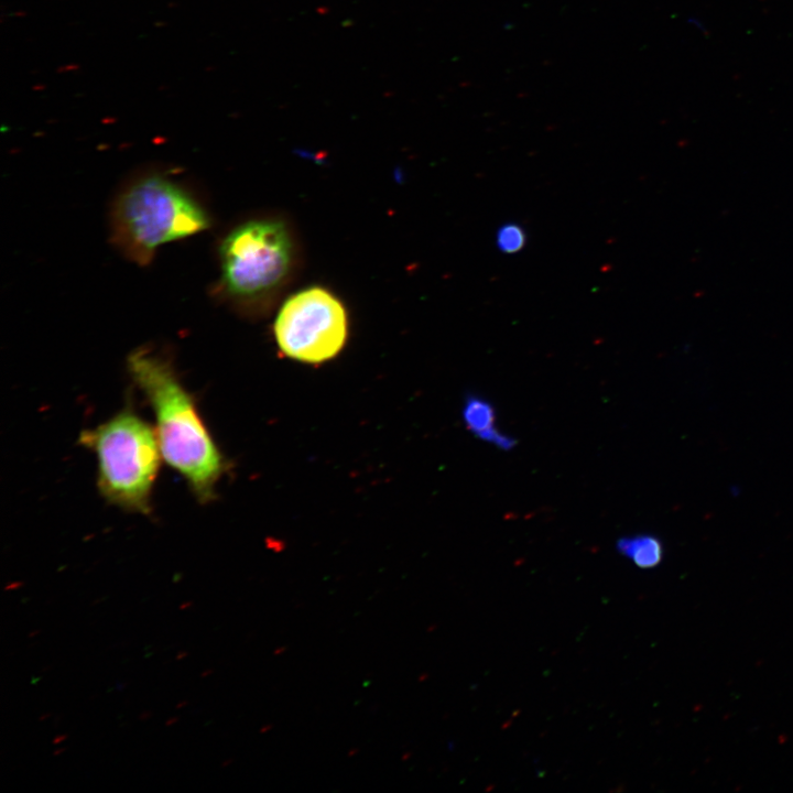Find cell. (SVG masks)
Segmentation results:
<instances>
[{
	"label": "cell",
	"mask_w": 793,
	"mask_h": 793,
	"mask_svg": "<svg viewBox=\"0 0 793 793\" xmlns=\"http://www.w3.org/2000/svg\"><path fill=\"white\" fill-rule=\"evenodd\" d=\"M192 606H193V601H186L180 606V609L181 610L188 609Z\"/></svg>",
	"instance_id": "cell-14"
},
{
	"label": "cell",
	"mask_w": 793,
	"mask_h": 793,
	"mask_svg": "<svg viewBox=\"0 0 793 793\" xmlns=\"http://www.w3.org/2000/svg\"><path fill=\"white\" fill-rule=\"evenodd\" d=\"M185 705H187V702H186V700H185V702H181L178 705H176V709H180V708L184 707Z\"/></svg>",
	"instance_id": "cell-21"
},
{
	"label": "cell",
	"mask_w": 793,
	"mask_h": 793,
	"mask_svg": "<svg viewBox=\"0 0 793 793\" xmlns=\"http://www.w3.org/2000/svg\"><path fill=\"white\" fill-rule=\"evenodd\" d=\"M273 333L284 356L304 363H322L334 359L346 344L347 312L332 292L311 286L282 304Z\"/></svg>",
	"instance_id": "cell-5"
},
{
	"label": "cell",
	"mask_w": 793,
	"mask_h": 793,
	"mask_svg": "<svg viewBox=\"0 0 793 793\" xmlns=\"http://www.w3.org/2000/svg\"><path fill=\"white\" fill-rule=\"evenodd\" d=\"M127 686L126 683L117 684V689L122 691Z\"/></svg>",
	"instance_id": "cell-20"
},
{
	"label": "cell",
	"mask_w": 793,
	"mask_h": 793,
	"mask_svg": "<svg viewBox=\"0 0 793 793\" xmlns=\"http://www.w3.org/2000/svg\"><path fill=\"white\" fill-rule=\"evenodd\" d=\"M411 757H412L411 752L405 751V752L402 753L401 760H402V761H408Z\"/></svg>",
	"instance_id": "cell-15"
},
{
	"label": "cell",
	"mask_w": 793,
	"mask_h": 793,
	"mask_svg": "<svg viewBox=\"0 0 793 793\" xmlns=\"http://www.w3.org/2000/svg\"><path fill=\"white\" fill-rule=\"evenodd\" d=\"M221 293L246 312L262 309L289 280L295 258L289 227L262 218L232 229L220 246Z\"/></svg>",
	"instance_id": "cell-4"
},
{
	"label": "cell",
	"mask_w": 793,
	"mask_h": 793,
	"mask_svg": "<svg viewBox=\"0 0 793 793\" xmlns=\"http://www.w3.org/2000/svg\"><path fill=\"white\" fill-rule=\"evenodd\" d=\"M22 585H23V583H13V584L8 585V586L6 587V590H11V589L18 588V587H20V586H22Z\"/></svg>",
	"instance_id": "cell-12"
},
{
	"label": "cell",
	"mask_w": 793,
	"mask_h": 793,
	"mask_svg": "<svg viewBox=\"0 0 793 793\" xmlns=\"http://www.w3.org/2000/svg\"><path fill=\"white\" fill-rule=\"evenodd\" d=\"M357 752H358V749H357V748L350 749L349 752H348V757L351 758V757H354Z\"/></svg>",
	"instance_id": "cell-17"
},
{
	"label": "cell",
	"mask_w": 793,
	"mask_h": 793,
	"mask_svg": "<svg viewBox=\"0 0 793 793\" xmlns=\"http://www.w3.org/2000/svg\"><path fill=\"white\" fill-rule=\"evenodd\" d=\"M151 716H152V711H143L139 718L141 720H145V719L150 718Z\"/></svg>",
	"instance_id": "cell-13"
},
{
	"label": "cell",
	"mask_w": 793,
	"mask_h": 793,
	"mask_svg": "<svg viewBox=\"0 0 793 793\" xmlns=\"http://www.w3.org/2000/svg\"><path fill=\"white\" fill-rule=\"evenodd\" d=\"M48 716H50V714L43 715L42 717H40V720H43V719L47 718Z\"/></svg>",
	"instance_id": "cell-25"
},
{
	"label": "cell",
	"mask_w": 793,
	"mask_h": 793,
	"mask_svg": "<svg viewBox=\"0 0 793 793\" xmlns=\"http://www.w3.org/2000/svg\"><path fill=\"white\" fill-rule=\"evenodd\" d=\"M617 550L640 568H652L659 565L663 557L660 539L650 534L621 537L617 542Z\"/></svg>",
	"instance_id": "cell-7"
},
{
	"label": "cell",
	"mask_w": 793,
	"mask_h": 793,
	"mask_svg": "<svg viewBox=\"0 0 793 793\" xmlns=\"http://www.w3.org/2000/svg\"><path fill=\"white\" fill-rule=\"evenodd\" d=\"M286 651V647L280 645L273 650V655H282Z\"/></svg>",
	"instance_id": "cell-9"
},
{
	"label": "cell",
	"mask_w": 793,
	"mask_h": 793,
	"mask_svg": "<svg viewBox=\"0 0 793 793\" xmlns=\"http://www.w3.org/2000/svg\"><path fill=\"white\" fill-rule=\"evenodd\" d=\"M97 458V487L123 511L149 515L163 455L155 428L130 406L79 434Z\"/></svg>",
	"instance_id": "cell-2"
},
{
	"label": "cell",
	"mask_w": 793,
	"mask_h": 793,
	"mask_svg": "<svg viewBox=\"0 0 793 793\" xmlns=\"http://www.w3.org/2000/svg\"><path fill=\"white\" fill-rule=\"evenodd\" d=\"M66 738H67V735L57 736V737H55V738L53 739V745L61 743V742L64 741Z\"/></svg>",
	"instance_id": "cell-11"
},
{
	"label": "cell",
	"mask_w": 793,
	"mask_h": 793,
	"mask_svg": "<svg viewBox=\"0 0 793 793\" xmlns=\"http://www.w3.org/2000/svg\"><path fill=\"white\" fill-rule=\"evenodd\" d=\"M48 669H50V666L43 667L42 672L47 671Z\"/></svg>",
	"instance_id": "cell-26"
},
{
	"label": "cell",
	"mask_w": 793,
	"mask_h": 793,
	"mask_svg": "<svg viewBox=\"0 0 793 793\" xmlns=\"http://www.w3.org/2000/svg\"><path fill=\"white\" fill-rule=\"evenodd\" d=\"M64 751H65V749L56 750V751L54 752V756H58L59 753H62V752H64Z\"/></svg>",
	"instance_id": "cell-24"
},
{
	"label": "cell",
	"mask_w": 793,
	"mask_h": 793,
	"mask_svg": "<svg viewBox=\"0 0 793 793\" xmlns=\"http://www.w3.org/2000/svg\"><path fill=\"white\" fill-rule=\"evenodd\" d=\"M232 762V759L225 761L221 767L225 768Z\"/></svg>",
	"instance_id": "cell-23"
},
{
	"label": "cell",
	"mask_w": 793,
	"mask_h": 793,
	"mask_svg": "<svg viewBox=\"0 0 793 793\" xmlns=\"http://www.w3.org/2000/svg\"><path fill=\"white\" fill-rule=\"evenodd\" d=\"M211 673H213V670H207L206 672H203V673L200 674V676H202V677H205V676H207L208 674H211Z\"/></svg>",
	"instance_id": "cell-19"
},
{
	"label": "cell",
	"mask_w": 793,
	"mask_h": 793,
	"mask_svg": "<svg viewBox=\"0 0 793 793\" xmlns=\"http://www.w3.org/2000/svg\"><path fill=\"white\" fill-rule=\"evenodd\" d=\"M525 242L523 230L513 224L506 225L500 228L497 235V245L499 249L507 253L519 251Z\"/></svg>",
	"instance_id": "cell-8"
},
{
	"label": "cell",
	"mask_w": 793,
	"mask_h": 793,
	"mask_svg": "<svg viewBox=\"0 0 793 793\" xmlns=\"http://www.w3.org/2000/svg\"><path fill=\"white\" fill-rule=\"evenodd\" d=\"M177 720H178V717H172L166 721V726H171V725L177 723Z\"/></svg>",
	"instance_id": "cell-16"
},
{
	"label": "cell",
	"mask_w": 793,
	"mask_h": 793,
	"mask_svg": "<svg viewBox=\"0 0 793 793\" xmlns=\"http://www.w3.org/2000/svg\"><path fill=\"white\" fill-rule=\"evenodd\" d=\"M272 728H273V726H272L271 724H264V725L260 728V734H267V732H269Z\"/></svg>",
	"instance_id": "cell-10"
},
{
	"label": "cell",
	"mask_w": 793,
	"mask_h": 793,
	"mask_svg": "<svg viewBox=\"0 0 793 793\" xmlns=\"http://www.w3.org/2000/svg\"><path fill=\"white\" fill-rule=\"evenodd\" d=\"M187 655H188V653H187L186 651H185V652H181V653L177 654L176 660H181V659H183V658H185V656H187Z\"/></svg>",
	"instance_id": "cell-18"
},
{
	"label": "cell",
	"mask_w": 793,
	"mask_h": 793,
	"mask_svg": "<svg viewBox=\"0 0 793 793\" xmlns=\"http://www.w3.org/2000/svg\"><path fill=\"white\" fill-rule=\"evenodd\" d=\"M463 419L467 430L478 438L489 442L501 449H511L515 439L496 427L493 405L482 397L468 394L463 406Z\"/></svg>",
	"instance_id": "cell-6"
},
{
	"label": "cell",
	"mask_w": 793,
	"mask_h": 793,
	"mask_svg": "<svg viewBox=\"0 0 793 793\" xmlns=\"http://www.w3.org/2000/svg\"><path fill=\"white\" fill-rule=\"evenodd\" d=\"M209 227L202 205L184 188L160 175L137 180L112 211V238L124 256L146 264L164 243Z\"/></svg>",
	"instance_id": "cell-3"
},
{
	"label": "cell",
	"mask_w": 793,
	"mask_h": 793,
	"mask_svg": "<svg viewBox=\"0 0 793 793\" xmlns=\"http://www.w3.org/2000/svg\"><path fill=\"white\" fill-rule=\"evenodd\" d=\"M39 632H40L39 630L32 631L28 637L32 638V637L39 634Z\"/></svg>",
	"instance_id": "cell-22"
},
{
	"label": "cell",
	"mask_w": 793,
	"mask_h": 793,
	"mask_svg": "<svg viewBox=\"0 0 793 793\" xmlns=\"http://www.w3.org/2000/svg\"><path fill=\"white\" fill-rule=\"evenodd\" d=\"M127 368L153 411L163 460L184 478L198 502H211L228 461L172 360L143 346L128 356Z\"/></svg>",
	"instance_id": "cell-1"
}]
</instances>
